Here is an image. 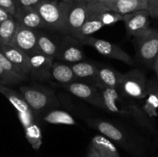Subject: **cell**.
I'll return each mask as SVG.
<instances>
[{
    "instance_id": "6da1fadb",
    "label": "cell",
    "mask_w": 158,
    "mask_h": 157,
    "mask_svg": "<svg viewBox=\"0 0 158 157\" xmlns=\"http://www.w3.org/2000/svg\"><path fill=\"white\" fill-rule=\"evenodd\" d=\"M123 20V15L110 10L97 0L87 3V16L80 32V39L91 35L106 26L114 25Z\"/></svg>"
},
{
    "instance_id": "7a4b0ae2",
    "label": "cell",
    "mask_w": 158,
    "mask_h": 157,
    "mask_svg": "<svg viewBox=\"0 0 158 157\" xmlns=\"http://www.w3.org/2000/svg\"><path fill=\"white\" fill-rule=\"evenodd\" d=\"M66 35L80 39V32L87 16V3H66L60 1Z\"/></svg>"
},
{
    "instance_id": "3957f363",
    "label": "cell",
    "mask_w": 158,
    "mask_h": 157,
    "mask_svg": "<svg viewBox=\"0 0 158 157\" xmlns=\"http://www.w3.org/2000/svg\"><path fill=\"white\" fill-rule=\"evenodd\" d=\"M59 0H42L33 8L44 22L46 29L66 35L63 12Z\"/></svg>"
},
{
    "instance_id": "277c9868",
    "label": "cell",
    "mask_w": 158,
    "mask_h": 157,
    "mask_svg": "<svg viewBox=\"0 0 158 157\" xmlns=\"http://www.w3.org/2000/svg\"><path fill=\"white\" fill-rule=\"evenodd\" d=\"M117 90L129 98H145L148 95L146 75L139 69H133L123 74Z\"/></svg>"
},
{
    "instance_id": "5b68a950",
    "label": "cell",
    "mask_w": 158,
    "mask_h": 157,
    "mask_svg": "<svg viewBox=\"0 0 158 157\" xmlns=\"http://www.w3.org/2000/svg\"><path fill=\"white\" fill-rule=\"evenodd\" d=\"M135 38L139 58L145 64L152 66L158 55V30L149 28Z\"/></svg>"
},
{
    "instance_id": "8992f818",
    "label": "cell",
    "mask_w": 158,
    "mask_h": 157,
    "mask_svg": "<svg viewBox=\"0 0 158 157\" xmlns=\"http://www.w3.org/2000/svg\"><path fill=\"white\" fill-rule=\"evenodd\" d=\"M80 41L83 43V45L92 46L102 55H104L107 58L119 60L127 65H132L134 63V59L129 54L110 42L97 38L91 35L83 37Z\"/></svg>"
},
{
    "instance_id": "52a82bcc",
    "label": "cell",
    "mask_w": 158,
    "mask_h": 157,
    "mask_svg": "<svg viewBox=\"0 0 158 157\" xmlns=\"http://www.w3.org/2000/svg\"><path fill=\"white\" fill-rule=\"evenodd\" d=\"M66 89L78 98L88 102L97 107L104 109L100 89L88 82L75 81L65 86Z\"/></svg>"
},
{
    "instance_id": "ba28073f",
    "label": "cell",
    "mask_w": 158,
    "mask_h": 157,
    "mask_svg": "<svg viewBox=\"0 0 158 157\" xmlns=\"http://www.w3.org/2000/svg\"><path fill=\"white\" fill-rule=\"evenodd\" d=\"M10 45L21 50L28 56L37 53V30L17 22L16 31Z\"/></svg>"
},
{
    "instance_id": "9c48e42d",
    "label": "cell",
    "mask_w": 158,
    "mask_h": 157,
    "mask_svg": "<svg viewBox=\"0 0 158 157\" xmlns=\"http://www.w3.org/2000/svg\"><path fill=\"white\" fill-rule=\"evenodd\" d=\"M83 43L77 38L70 35L62 36L61 45L56 59L62 60L66 62L73 63L82 62L84 58Z\"/></svg>"
},
{
    "instance_id": "30bf717a",
    "label": "cell",
    "mask_w": 158,
    "mask_h": 157,
    "mask_svg": "<svg viewBox=\"0 0 158 157\" xmlns=\"http://www.w3.org/2000/svg\"><path fill=\"white\" fill-rule=\"evenodd\" d=\"M19 90L32 111H41L46 109L53 98L52 94L43 89L22 86Z\"/></svg>"
},
{
    "instance_id": "8fae6325",
    "label": "cell",
    "mask_w": 158,
    "mask_h": 157,
    "mask_svg": "<svg viewBox=\"0 0 158 157\" xmlns=\"http://www.w3.org/2000/svg\"><path fill=\"white\" fill-rule=\"evenodd\" d=\"M150 17L148 10H139L123 15L122 21L128 35L136 38L150 28Z\"/></svg>"
},
{
    "instance_id": "7c38bea8",
    "label": "cell",
    "mask_w": 158,
    "mask_h": 157,
    "mask_svg": "<svg viewBox=\"0 0 158 157\" xmlns=\"http://www.w3.org/2000/svg\"><path fill=\"white\" fill-rule=\"evenodd\" d=\"M29 57L30 72L29 75L35 79L40 81H48L51 78V69L53 64V59L49 58L42 54H33Z\"/></svg>"
},
{
    "instance_id": "4fadbf2b",
    "label": "cell",
    "mask_w": 158,
    "mask_h": 157,
    "mask_svg": "<svg viewBox=\"0 0 158 157\" xmlns=\"http://www.w3.org/2000/svg\"><path fill=\"white\" fill-rule=\"evenodd\" d=\"M62 37L37 30V50L39 53L56 59L61 45Z\"/></svg>"
},
{
    "instance_id": "5bb4252c",
    "label": "cell",
    "mask_w": 158,
    "mask_h": 157,
    "mask_svg": "<svg viewBox=\"0 0 158 157\" xmlns=\"http://www.w3.org/2000/svg\"><path fill=\"white\" fill-rule=\"evenodd\" d=\"M0 51L13 64L21 74L28 75L30 72L29 57L12 45H0Z\"/></svg>"
},
{
    "instance_id": "9a60e30c",
    "label": "cell",
    "mask_w": 158,
    "mask_h": 157,
    "mask_svg": "<svg viewBox=\"0 0 158 157\" xmlns=\"http://www.w3.org/2000/svg\"><path fill=\"white\" fill-rule=\"evenodd\" d=\"M122 75L123 74L113 68L98 66V72L93 81L92 84L98 87L99 89H106V88L117 89Z\"/></svg>"
},
{
    "instance_id": "2e32d148",
    "label": "cell",
    "mask_w": 158,
    "mask_h": 157,
    "mask_svg": "<svg viewBox=\"0 0 158 157\" xmlns=\"http://www.w3.org/2000/svg\"><path fill=\"white\" fill-rule=\"evenodd\" d=\"M13 17L17 22L30 29H46L44 22L33 8H16Z\"/></svg>"
},
{
    "instance_id": "e0dca14e",
    "label": "cell",
    "mask_w": 158,
    "mask_h": 157,
    "mask_svg": "<svg viewBox=\"0 0 158 157\" xmlns=\"http://www.w3.org/2000/svg\"><path fill=\"white\" fill-rule=\"evenodd\" d=\"M102 3L112 12L122 15L135 11L148 10V0H115Z\"/></svg>"
},
{
    "instance_id": "ac0fdd59",
    "label": "cell",
    "mask_w": 158,
    "mask_h": 157,
    "mask_svg": "<svg viewBox=\"0 0 158 157\" xmlns=\"http://www.w3.org/2000/svg\"><path fill=\"white\" fill-rule=\"evenodd\" d=\"M51 78L65 86L77 81L75 75L70 66L64 63L56 62L52 64L51 69Z\"/></svg>"
},
{
    "instance_id": "d6986e66",
    "label": "cell",
    "mask_w": 158,
    "mask_h": 157,
    "mask_svg": "<svg viewBox=\"0 0 158 157\" xmlns=\"http://www.w3.org/2000/svg\"><path fill=\"white\" fill-rule=\"evenodd\" d=\"M74 75L77 79H86L92 83L98 72L97 65L87 62H80L70 66Z\"/></svg>"
},
{
    "instance_id": "ffe728a7",
    "label": "cell",
    "mask_w": 158,
    "mask_h": 157,
    "mask_svg": "<svg viewBox=\"0 0 158 157\" xmlns=\"http://www.w3.org/2000/svg\"><path fill=\"white\" fill-rule=\"evenodd\" d=\"M0 93L2 94L9 100V103L15 107L17 112H26L32 110L20 92H18L9 88V86H0Z\"/></svg>"
},
{
    "instance_id": "44dd1931",
    "label": "cell",
    "mask_w": 158,
    "mask_h": 157,
    "mask_svg": "<svg viewBox=\"0 0 158 157\" xmlns=\"http://www.w3.org/2000/svg\"><path fill=\"white\" fill-rule=\"evenodd\" d=\"M91 146H94L97 150L111 157H120L116 146L103 135H97L93 137Z\"/></svg>"
},
{
    "instance_id": "7402d4cb",
    "label": "cell",
    "mask_w": 158,
    "mask_h": 157,
    "mask_svg": "<svg viewBox=\"0 0 158 157\" xmlns=\"http://www.w3.org/2000/svg\"><path fill=\"white\" fill-rule=\"evenodd\" d=\"M95 126L102 134L107 136L108 138L117 143L124 142V135L123 132L112 123L106 121H99L96 122Z\"/></svg>"
},
{
    "instance_id": "603a6c76",
    "label": "cell",
    "mask_w": 158,
    "mask_h": 157,
    "mask_svg": "<svg viewBox=\"0 0 158 157\" xmlns=\"http://www.w3.org/2000/svg\"><path fill=\"white\" fill-rule=\"evenodd\" d=\"M16 27L17 22L14 17L0 24V45L11 44L16 31Z\"/></svg>"
},
{
    "instance_id": "cb8c5ba5",
    "label": "cell",
    "mask_w": 158,
    "mask_h": 157,
    "mask_svg": "<svg viewBox=\"0 0 158 157\" xmlns=\"http://www.w3.org/2000/svg\"><path fill=\"white\" fill-rule=\"evenodd\" d=\"M44 120L51 124H63L73 126L76 121L72 115L68 112L62 110H52L44 116Z\"/></svg>"
},
{
    "instance_id": "d4e9b609",
    "label": "cell",
    "mask_w": 158,
    "mask_h": 157,
    "mask_svg": "<svg viewBox=\"0 0 158 157\" xmlns=\"http://www.w3.org/2000/svg\"><path fill=\"white\" fill-rule=\"evenodd\" d=\"M24 130L27 141L35 150H38L43 144V135L40 126L34 122Z\"/></svg>"
},
{
    "instance_id": "484cf974",
    "label": "cell",
    "mask_w": 158,
    "mask_h": 157,
    "mask_svg": "<svg viewBox=\"0 0 158 157\" xmlns=\"http://www.w3.org/2000/svg\"><path fill=\"white\" fill-rule=\"evenodd\" d=\"M28 75L17 72H11L0 66V86H10L26 80Z\"/></svg>"
},
{
    "instance_id": "4316f807",
    "label": "cell",
    "mask_w": 158,
    "mask_h": 157,
    "mask_svg": "<svg viewBox=\"0 0 158 157\" xmlns=\"http://www.w3.org/2000/svg\"><path fill=\"white\" fill-rule=\"evenodd\" d=\"M18 114V117L19 119L20 122H21L22 125H23V128H26L33 123L34 122V115H33V111L30 110L29 112H17Z\"/></svg>"
},
{
    "instance_id": "83f0119b",
    "label": "cell",
    "mask_w": 158,
    "mask_h": 157,
    "mask_svg": "<svg viewBox=\"0 0 158 157\" xmlns=\"http://www.w3.org/2000/svg\"><path fill=\"white\" fill-rule=\"evenodd\" d=\"M0 66H2V68H4L6 70L9 71L11 72H17V73H19V71L17 70L16 68L13 66L12 62L3 55L2 52L0 51ZM21 74V73H20ZM24 75V74H23Z\"/></svg>"
},
{
    "instance_id": "f1b7e54d",
    "label": "cell",
    "mask_w": 158,
    "mask_h": 157,
    "mask_svg": "<svg viewBox=\"0 0 158 157\" xmlns=\"http://www.w3.org/2000/svg\"><path fill=\"white\" fill-rule=\"evenodd\" d=\"M0 8L9 12L12 16L16 10V6L13 0H0Z\"/></svg>"
},
{
    "instance_id": "f546056e",
    "label": "cell",
    "mask_w": 158,
    "mask_h": 157,
    "mask_svg": "<svg viewBox=\"0 0 158 157\" xmlns=\"http://www.w3.org/2000/svg\"><path fill=\"white\" fill-rule=\"evenodd\" d=\"M42 0H15L16 8H32L38 5Z\"/></svg>"
},
{
    "instance_id": "4dcf8cb0",
    "label": "cell",
    "mask_w": 158,
    "mask_h": 157,
    "mask_svg": "<svg viewBox=\"0 0 158 157\" xmlns=\"http://www.w3.org/2000/svg\"><path fill=\"white\" fill-rule=\"evenodd\" d=\"M148 11L150 16L154 18H158V0H154L151 3L148 5Z\"/></svg>"
},
{
    "instance_id": "1f68e13d",
    "label": "cell",
    "mask_w": 158,
    "mask_h": 157,
    "mask_svg": "<svg viewBox=\"0 0 158 157\" xmlns=\"http://www.w3.org/2000/svg\"><path fill=\"white\" fill-rule=\"evenodd\" d=\"M12 15H10L9 12H7L6 11H5L4 9H2V8H0V24L2 22H3L6 20L9 19V18H12Z\"/></svg>"
},
{
    "instance_id": "d6a6232c",
    "label": "cell",
    "mask_w": 158,
    "mask_h": 157,
    "mask_svg": "<svg viewBox=\"0 0 158 157\" xmlns=\"http://www.w3.org/2000/svg\"><path fill=\"white\" fill-rule=\"evenodd\" d=\"M87 157H103V155H102V154L98 150H97L94 146L90 145L89 152H88Z\"/></svg>"
},
{
    "instance_id": "836d02e7",
    "label": "cell",
    "mask_w": 158,
    "mask_h": 157,
    "mask_svg": "<svg viewBox=\"0 0 158 157\" xmlns=\"http://www.w3.org/2000/svg\"><path fill=\"white\" fill-rule=\"evenodd\" d=\"M148 92L154 93L158 96V84L151 85V86H148Z\"/></svg>"
},
{
    "instance_id": "e575fe53",
    "label": "cell",
    "mask_w": 158,
    "mask_h": 157,
    "mask_svg": "<svg viewBox=\"0 0 158 157\" xmlns=\"http://www.w3.org/2000/svg\"><path fill=\"white\" fill-rule=\"evenodd\" d=\"M59 1L64 2L66 3H74V2H85L87 3L89 2L93 1V0H59Z\"/></svg>"
},
{
    "instance_id": "d590c367",
    "label": "cell",
    "mask_w": 158,
    "mask_h": 157,
    "mask_svg": "<svg viewBox=\"0 0 158 157\" xmlns=\"http://www.w3.org/2000/svg\"><path fill=\"white\" fill-rule=\"evenodd\" d=\"M153 68H154V71H155L156 74H157V77H158V55L157 56V58H155V60H154V63H153L152 65Z\"/></svg>"
},
{
    "instance_id": "8d00e7d4",
    "label": "cell",
    "mask_w": 158,
    "mask_h": 157,
    "mask_svg": "<svg viewBox=\"0 0 158 157\" xmlns=\"http://www.w3.org/2000/svg\"><path fill=\"white\" fill-rule=\"evenodd\" d=\"M99 2H112L115 1V0H97Z\"/></svg>"
},
{
    "instance_id": "74e56055",
    "label": "cell",
    "mask_w": 158,
    "mask_h": 157,
    "mask_svg": "<svg viewBox=\"0 0 158 157\" xmlns=\"http://www.w3.org/2000/svg\"><path fill=\"white\" fill-rule=\"evenodd\" d=\"M99 152H100V151H99ZM100 153L102 154V155H103V157H111V156H110V155H106V154H105V153H103V152H100Z\"/></svg>"
},
{
    "instance_id": "f35d334b",
    "label": "cell",
    "mask_w": 158,
    "mask_h": 157,
    "mask_svg": "<svg viewBox=\"0 0 158 157\" xmlns=\"http://www.w3.org/2000/svg\"><path fill=\"white\" fill-rule=\"evenodd\" d=\"M148 5H149L150 3H151V2H152L154 1V0H148Z\"/></svg>"
},
{
    "instance_id": "ab89813d",
    "label": "cell",
    "mask_w": 158,
    "mask_h": 157,
    "mask_svg": "<svg viewBox=\"0 0 158 157\" xmlns=\"http://www.w3.org/2000/svg\"><path fill=\"white\" fill-rule=\"evenodd\" d=\"M157 98H158V96H157ZM157 106H158V101H157Z\"/></svg>"
},
{
    "instance_id": "60d3db41",
    "label": "cell",
    "mask_w": 158,
    "mask_h": 157,
    "mask_svg": "<svg viewBox=\"0 0 158 157\" xmlns=\"http://www.w3.org/2000/svg\"><path fill=\"white\" fill-rule=\"evenodd\" d=\"M13 1H14V2H15V0H13Z\"/></svg>"
}]
</instances>
